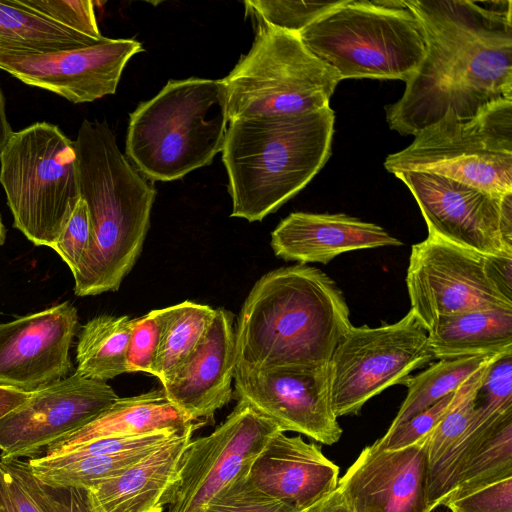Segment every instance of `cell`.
Segmentation results:
<instances>
[{"mask_svg": "<svg viewBox=\"0 0 512 512\" xmlns=\"http://www.w3.org/2000/svg\"><path fill=\"white\" fill-rule=\"evenodd\" d=\"M426 38V54L385 106L391 130L413 135L451 112L476 117L512 101V1L408 0Z\"/></svg>", "mask_w": 512, "mask_h": 512, "instance_id": "cell-1", "label": "cell"}, {"mask_svg": "<svg viewBox=\"0 0 512 512\" xmlns=\"http://www.w3.org/2000/svg\"><path fill=\"white\" fill-rule=\"evenodd\" d=\"M336 283L303 264L263 275L249 292L235 332L237 367L276 371L328 364L351 327Z\"/></svg>", "mask_w": 512, "mask_h": 512, "instance_id": "cell-2", "label": "cell"}, {"mask_svg": "<svg viewBox=\"0 0 512 512\" xmlns=\"http://www.w3.org/2000/svg\"><path fill=\"white\" fill-rule=\"evenodd\" d=\"M73 143L91 222L89 247L72 271L74 293L117 291L141 254L156 190L122 154L106 121L83 120Z\"/></svg>", "mask_w": 512, "mask_h": 512, "instance_id": "cell-3", "label": "cell"}, {"mask_svg": "<svg viewBox=\"0 0 512 512\" xmlns=\"http://www.w3.org/2000/svg\"><path fill=\"white\" fill-rule=\"evenodd\" d=\"M334 122L330 106L229 121L222 159L231 216L261 221L300 192L330 158Z\"/></svg>", "mask_w": 512, "mask_h": 512, "instance_id": "cell-4", "label": "cell"}, {"mask_svg": "<svg viewBox=\"0 0 512 512\" xmlns=\"http://www.w3.org/2000/svg\"><path fill=\"white\" fill-rule=\"evenodd\" d=\"M229 119L222 80H169L130 114L126 155L152 181H172L222 151Z\"/></svg>", "mask_w": 512, "mask_h": 512, "instance_id": "cell-5", "label": "cell"}, {"mask_svg": "<svg viewBox=\"0 0 512 512\" xmlns=\"http://www.w3.org/2000/svg\"><path fill=\"white\" fill-rule=\"evenodd\" d=\"M299 37L341 80L406 82L426 54L422 24L403 0H345L307 26Z\"/></svg>", "mask_w": 512, "mask_h": 512, "instance_id": "cell-6", "label": "cell"}, {"mask_svg": "<svg viewBox=\"0 0 512 512\" xmlns=\"http://www.w3.org/2000/svg\"><path fill=\"white\" fill-rule=\"evenodd\" d=\"M0 183L13 226L52 248L81 199L73 141L46 121L13 132L0 152Z\"/></svg>", "mask_w": 512, "mask_h": 512, "instance_id": "cell-7", "label": "cell"}, {"mask_svg": "<svg viewBox=\"0 0 512 512\" xmlns=\"http://www.w3.org/2000/svg\"><path fill=\"white\" fill-rule=\"evenodd\" d=\"M258 24L251 49L221 79L229 121L296 115L329 106L341 81L316 58L299 34Z\"/></svg>", "mask_w": 512, "mask_h": 512, "instance_id": "cell-8", "label": "cell"}, {"mask_svg": "<svg viewBox=\"0 0 512 512\" xmlns=\"http://www.w3.org/2000/svg\"><path fill=\"white\" fill-rule=\"evenodd\" d=\"M384 167L392 174L441 175L495 195L512 192V101L495 103L470 120L445 114L408 147L388 155Z\"/></svg>", "mask_w": 512, "mask_h": 512, "instance_id": "cell-9", "label": "cell"}, {"mask_svg": "<svg viewBox=\"0 0 512 512\" xmlns=\"http://www.w3.org/2000/svg\"><path fill=\"white\" fill-rule=\"evenodd\" d=\"M434 359L427 331L411 310L393 324L351 325L328 363L334 414H358L372 397L405 385L411 372Z\"/></svg>", "mask_w": 512, "mask_h": 512, "instance_id": "cell-10", "label": "cell"}, {"mask_svg": "<svg viewBox=\"0 0 512 512\" xmlns=\"http://www.w3.org/2000/svg\"><path fill=\"white\" fill-rule=\"evenodd\" d=\"M393 175L415 198L428 236L483 255H512V192L495 195L421 171Z\"/></svg>", "mask_w": 512, "mask_h": 512, "instance_id": "cell-11", "label": "cell"}, {"mask_svg": "<svg viewBox=\"0 0 512 512\" xmlns=\"http://www.w3.org/2000/svg\"><path fill=\"white\" fill-rule=\"evenodd\" d=\"M280 431L272 420L238 401L218 428L187 445L168 512H203L218 494L248 474L253 461Z\"/></svg>", "mask_w": 512, "mask_h": 512, "instance_id": "cell-12", "label": "cell"}, {"mask_svg": "<svg viewBox=\"0 0 512 512\" xmlns=\"http://www.w3.org/2000/svg\"><path fill=\"white\" fill-rule=\"evenodd\" d=\"M485 260L486 255L431 236L412 246L406 274L410 310L426 331L441 317L512 309L490 279Z\"/></svg>", "mask_w": 512, "mask_h": 512, "instance_id": "cell-13", "label": "cell"}, {"mask_svg": "<svg viewBox=\"0 0 512 512\" xmlns=\"http://www.w3.org/2000/svg\"><path fill=\"white\" fill-rule=\"evenodd\" d=\"M118 398L107 382L76 372L29 394L0 419V460L41 456L47 446L93 421Z\"/></svg>", "mask_w": 512, "mask_h": 512, "instance_id": "cell-14", "label": "cell"}, {"mask_svg": "<svg viewBox=\"0 0 512 512\" xmlns=\"http://www.w3.org/2000/svg\"><path fill=\"white\" fill-rule=\"evenodd\" d=\"M141 51L134 39L106 37L88 47L48 52L0 46V70L73 104L88 103L114 94L127 62Z\"/></svg>", "mask_w": 512, "mask_h": 512, "instance_id": "cell-15", "label": "cell"}, {"mask_svg": "<svg viewBox=\"0 0 512 512\" xmlns=\"http://www.w3.org/2000/svg\"><path fill=\"white\" fill-rule=\"evenodd\" d=\"M233 380L238 401L272 420L282 432H298L325 445L340 439L328 364L276 371L236 366Z\"/></svg>", "mask_w": 512, "mask_h": 512, "instance_id": "cell-16", "label": "cell"}, {"mask_svg": "<svg viewBox=\"0 0 512 512\" xmlns=\"http://www.w3.org/2000/svg\"><path fill=\"white\" fill-rule=\"evenodd\" d=\"M77 326L69 301L0 323V387L31 394L66 378Z\"/></svg>", "mask_w": 512, "mask_h": 512, "instance_id": "cell-17", "label": "cell"}, {"mask_svg": "<svg viewBox=\"0 0 512 512\" xmlns=\"http://www.w3.org/2000/svg\"><path fill=\"white\" fill-rule=\"evenodd\" d=\"M427 435L401 448L361 451L338 481L353 512H429Z\"/></svg>", "mask_w": 512, "mask_h": 512, "instance_id": "cell-18", "label": "cell"}, {"mask_svg": "<svg viewBox=\"0 0 512 512\" xmlns=\"http://www.w3.org/2000/svg\"><path fill=\"white\" fill-rule=\"evenodd\" d=\"M235 356L233 316L215 309L202 340L162 385L167 399L192 423L212 418L233 397Z\"/></svg>", "mask_w": 512, "mask_h": 512, "instance_id": "cell-19", "label": "cell"}, {"mask_svg": "<svg viewBox=\"0 0 512 512\" xmlns=\"http://www.w3.org/2000/svg\"><path fill=\"white\" fill-rule=\"evenodd\" d=\"M247 479L262 493L301 511L338 486L339 467L316 443L280 431L253 461Z\"/></svg>", "mask_w": 512, "mask_h": 512, "instance_id": "cell-20", "label": "cell"}, {"mask_svg": "<svg viewBox=\"0 0 512 512\" xmlns=\"http://www.w3.org/2000/svg\"><path fill=\"white\" fill-rule=\"evenodd\" d=\"M382 227L343 213L294 212L271 233L275 255L287 261L327 264L336 256L362 249L400 246Z\"/></svg>", "mask_w": 512, "mask_h": 512, "instance_id": "cell-21", "label": "cell"}, {"mask_svg": "<svg viewBox=\"0 0 512 512\" xmlns=\"http://www.w3.org/2000/svg\"><path fill=\"white\" fill-rule=\"evenodd\" d=\"M192 426L156 447L133 466L87 489L92 512H162L178 480L180 459Z\"/></svg>", "mask_w": 512, "mask_h": 512, "instance_id": "cell-22", "label": "cell"}, {"mask_svg": "<svg viewBox=\"0 0 512 512\" xmlns=\"http://www.w3.org/2000/svg\"><path fill=\"white\" fill-rule=\"evenodd\" d=\"M191 425L195 424L176 409L163 389L119 397L93 421L47 446L41 456L62 455L95 439L139 436L166 429H185Z\"/></svg>", "mask_w": 512, "mask_h": 512, "instance_id": "cell-23", "label": "cell"}, {"mask_svg": "<svg viewBox=\"0 0 512 512\" xmlns=\"http://www.w3.org/2000/svg\"><path fill=\"white\" fill-rule=\"evenodd\" d=\"M434 358L452 359L512 352V309L495 308L449 315L428 329Z\"/></svg>", "mask_w": 512, "mask_h": 512, "instance_id": "cell-24", "label": "cell"}, {"mask_svg": "<svg viewBox=\"0 0 512 512\" xmlns=\"http://www.w3.org/2000/svg\"><path fill=\"white\" fill-rule=\"evenodd\" d=\"M133 319L126 316L100 315L81 329L77 349L76 373L107 381L127 373L126 355Z\"/></svg>", "mask_w": 512, "mask_h": 512, "instance_id": "cell-25", "label": "cell"}, {"mask_svg": "<svg viewBox=\"0 0 512 512\" xmlns=\"http://www.w3.org/2000/svg\"><path fill=\"white\" fill-rule=\"evenodd\" d=\"M98 42L24 7L19 0H0V46L48 52Z\"/></svg>", "mask_w": 512, "mask_h": 512, "instance_id": "cell-26", "label": "cell"}, {"mask_svg": "<svg viewBox=\"0 0 512 512\" xmlns=\"http://www.w3.org/2000/svg\"><path fill=\"white\" fill-rule=\"evenodd\" d=\"M499 355L501 354L441 359L423 372L411 376L405 384L408 388L407 395L387 431L456 392Z\"/></svg>", "mask_w": 512, "mask_h": 512, "instance_id": "cell-27", "label": "cell"}, {"mask_svg": "<svg viewBox=\"0 0 512 512\" xmlns=\"http://www.w3.org/2000/svg\"><path fill=\"white\" fill-rule=\"evenodd\" d=\"M158 446H142L65 463H53L43 457H35L30 458L27 465L31 473L47 486L87 490L118 476Z\"/></svg>", "mask_w": 512, "mask_h": 512, "instance_id": "cell-28", "label": "cell"}, {"mask_svg": "<svg viewBox=\"0 0 512 512\" xmlns=\"http://www.w3.org/2000/svg\"><path fill=\"white\" fill-rule=\"evenodd\" d=\"M215 309L184 301L166 307V319L153 373L163 385L183 365L205 335Z\"/></svg>", "mask_w": 512, "mask_h": 512, "instance_id": "cell-29", "label": "cell"}, {"mask_svg": "<svg viewBox=\"0 0 512 512\" xmlns=\"http://www.w3.org/2000/svg\"><path fill=\"white\" fill-rule=\"evenodd\" d=\"M512 476V413L469 460L456 478L443 503L469 491Z\"/></svg>", "mask_w": 512, "mask_h": 512, "instance_id": "cell-30", "label": "cell"}, {"mask_svg": "<svg viewBox=\"0 0 512 512\" xmlns=\"http://www.w3.org/2000/svg\"><path fill=\"white\" fill-rule=\"evenodd\" d=\"M488 364L468 380L460 398L428 433L426 440L427 477L446 458L473 420L476 412V392Z\"/></svg>", "mask_w": 512, "mask_h": 512, "instance_id": "cell-31", "label": "cell"}, {"mask_svg": "<svg viewBox=\"0 0 512 512\" xmlns=\"http://www.w3.org/2000/svg\"><path fill=\"white\" fill-rule=\"evenodd\" d=\"M345 0L333 2H306L286 0L245 1L246 14L257 23L282 31L299 34L307 26L339 7Z\"/></svg>", "mask_w": 512, "mask_h": 512, "instance_id": "cell-32", "label": "cell"}, {"mask_svg": "<svg viewBox=\"0 0 512 512\" xmlns=\"http://www.w3.org/2000/svg\"><path fill=\"white\" fill-rule=\"evenodd\" d=\"M4 462L43 512H92L86 489L47 486L31 473L27 463L19 459Z\"/></svg>", "mask_w": 512, "mask_h": 512, "instance_id": "cell-33", "label": "cell"}, {"mask_svg": "<svg viewBox=\"0 0 512 512\" xmlns=\"http://www.w3.org/2000/svg\"><path fill=\"white\" fill-rule=\"evenodd\" d=\"M475 403L482 417H496L512 410V352L501 354L488 364Z\"/></svg>", "mask_w": 512, "mask_h": 512, "instance_id": "cell-34", "label": "cell"}, {"mask_svg": "<svg viewBox=\"0 0 512 512\" xmlns=\"http://www.w3.org/2000/svg\"><path fill=\"white\" fill-rule=\"evenodd\" d=\"M165 319L166 308L152 310L133 319L126 355L127 373L152 375Z\"/></svg>", "mask_w": 512, "mask_h": 512, "instance_id": "cell-35", "label": "cell"}, {"mask_svg": "<svg viewBox=\"0 0 512 512\" xmlns=\"http://www.w3.org/2000/svg\"><path fill=\"white\" fill-rule=\"evenodd\" d=\"M20 3L66 27L96 41L104 38L101 34L90 0H19Z\"/></svg>", "mask_w": 512, "mask_h": 512, "instance_id": "cell-36", "label": "cell"}, {"mask_svg": "<svg viewBox=\"0 0 512 512\" xmlns=\"http://www.w3.org/2000/svg\"><path fill=\"white\" fill-rule=\"evenodd\" d=\"M467 382L456 392L442 398L393 430L387 431L373 445L383 449H395L408 446L425 437L460 398Z\"/></svg>", "mask_w": 512, "mask_h": 512, "instance_id": "cell-37", "label": "cell"}, {"mask_svg": "<svg viewBox=\"0 0 512 512\" xmlns=\"http://www.w3.org/2000/svg\"><path fill=\"white\" fill-rule=\"evenodd\" d=\"M203 512H299L255 488L243 475L224 489Z\"/></svg>", "mask_w": 512, "mask_h": 512, "instance_id": "cell-38", "label": "cell"}, {"mask_svg": "<svg viewBox=\"0 0 512 512\" xmlns=\"http://www.w3.org/2000/svg\"><path fill=\"white\" fill-rule=\"evenodd\" d=\"M451 512H512V476L443 503Z\"/></svg>", "mask_w": 512, "mask_h": 512, "instance_id": "cell-39", "label": "cell"}, {"mask_svg": "<svg viewBox=\"0 0 512 512\" xmlns=\"http://www.w3.org/2000/svg\"><path fill=\"white\" fill-rule=\"evenodd\" d=\"M91 239V222L84 200L80 199L52 249L74 271L83 259Z\"/></svg>", "mask_w": 512, "mask_h": 512, "instance_id": "cell-40", "label": "cell"}, {"mask_svg": "<svg viewBox=\"0 0 512 512\" xmlns=\"http://www.w3.org/2000/svg\"><path fill=\"white\" fill-rule=\"evenodd\" d=\"M485 266L501 294L512 301V255H486Z\"/></svg>", "mask_w": 512, "mask_h": 512, "instance_id": "cell-41", "label": "cell"}, {"mask_svg": "<svg viewBox=\"0 0 512 512\" xmlns=\"http://www.w3.org/2000/svg\"><path fill=\"white\" fill-rule=\"evenodd\" d=\"M0 468L9 499L15 512H43L2 460H0Z\"/></svg>", "mask_w": 512, "mask_h": 512, "instance_id": "cell-42", "label": "cell"}, {"mask_svg": "<svg viewBox=\"0 0 512 512\" xmlns=\"http://www.w3.org/2000/svg\"><path fill=\"white\" fill-rule=\"evenodd\" d=\"M299 512H353L339 486Z\"/></svg>", "mask_w": 512, "mask_h": 512, "instance_id": "cell-43", "label": "cell"}, {"mask_svg": "<svg viewBox=\"0 0 512 512\" xmlns=\"http://www.w3.org/2000/svg\"><path fill=\"white\" fill-rule=\"evenodd\" d=\"M29 394L14 389L0 387V419L21 405Z\"/></svg>", "mask_w": 512, "mask_h": 512, "instance_id": "cell-44", "label": "cell"}, {"mask_svg": "<svg viewBox=\"0 0 512 512\" xmlns=\"http://www.w3.org/2000/svg\"><path fill=\"white\" fill-rule=\"evenodd\" d=\"M13 132L6 114L5 98L0 88V152Z\"/></svg>", "mask_w": 512, "mask_h": 512, "instance_id": "cell-45", "label": "cell"}, {"mask_svg": "<svg viewBox=\"0 0 512 512\" xmlns=\"http://www.w3.org/2000/svg\"><path fill=\"white\" fill-rule=\"evenodd\" d=\"M0 512H15L9 499L7 489L4 483L2 471L0 468Z\"/></svg>", "mask_w": 512, "mask_h": 512, "instance_id": "cell-46", "label": "cell"}, {"mask_svg": "<svg viewBox=\"0 0 512 512\" xmlns=\"http://www.w3.org/2000/svg\"><path fill=\"white\" fill-rule=\"evenodd\" d=\"M6 237V230L2 223L1 216H0V246L4 244Z\"/></svg>", "mask_w": 512, "mask_h": 512, "instance_id": "cell-47", "label": "cell"}]
</instances>
